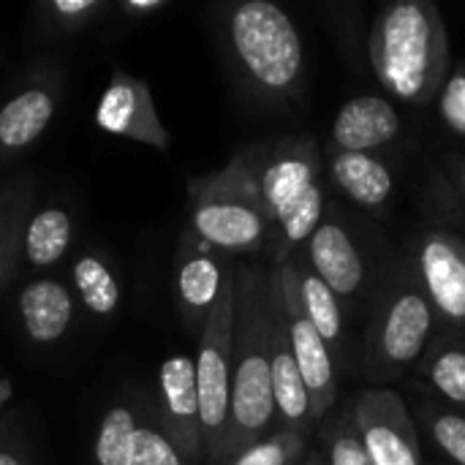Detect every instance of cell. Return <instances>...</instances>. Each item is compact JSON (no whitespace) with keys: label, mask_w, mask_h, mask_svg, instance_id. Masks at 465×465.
<instances>
[{"label":"cell","mask_w":465,"mask_h":465,"mask_svg":"<svg viewBox=\"0 0 465 465\" xmlns=\"http://www.w3.org/2000/svg\"><path fill=\"white\" fill-rule=\"evenodd\" d=\"M275 430L270 379V264L234 262V351L232 401L218 463L226 465L245 447Z\"/></svg>","instance_id":"6da1fadb"},{"label":"cell","mask_w":465,"mask_h":465,"mask_svg":"<svg viewBox=\"0 0 465 465\" xmlns=\"http://www.w3.org/2000/svg\"><path fill=\"white\" fill-rule=\"evenodd\" d=\"M272 234L270 267L289 262L324 221V172L316 139L294 136L240 150Z\"/></svg>","instance_id":"7a4b0ae2"},{"label":"cell","mask_w":465,"mask_h":465,"mask_svg":"<svg viewBox=\"0 0 465 465\" xmlns=\"http://www.w3.org/2000/svg\"><path fill=\"white\" fill-rule=\"evenodd\" d=\"M371 65L398 101L433 104L450 76V33L439 5L430 0L384 5L371 27Z\"/></svg>","instance_id":"3957f363"},{"label":"cell","mask_w":465,"mask_h":465,"mask_svg":"<svg viewBox=\"0 0 465 465\" xmlns=\"http://www.w3.org/2000/svg\"><path fill=\"white\" fill-rule=\"evenodd\" d=\"M218 27L229 65L253 98L281 104L302 90V38L281 5L270 0L234 3Z\"/></svg>","instance_id":"277c9868"},{"label":"cell","mask_w":465,"mask_h":465,"mask_svg":"<svg viewBox=\"0 0 465 465\" xmlns=\"http://www.w3.org/2000/svg\"><path fill=\"white\" fill-rule=\"evenodd\" d=\"M188 229L226 259L267 251L272 226L242 153L223 169L188 180Z\"/></svg>","instance_id":"5b68a950"},{"label":"cell","mask_w":465,"mask_h":465,"mask_svg":"<svg viewBox=\"0 0 465 465\" xmlns=\"http://www.w3.org/2000/svg\"><path fill=\"white\" fill-rule=\"evenodd\" d=\"M436 313L420 278L403 275L379 297L365 341L362 373L376 381H395L406 376L430 349Z\"/></svg>","instance_id":"8992f818"},{"label":"cell","mask_w":465,"mask_h":465,"mask_svg":"<svg viewBox=\"0 0 465 465\" xmlns=\"http://www.w3.org/2000/svg\"><path fill=\"white\" fill-rule=\"evenodd\" d=\"M232 351H234V264L223 281L221 297L199 332L196 392L202 409L204 465L218 463L226 436L229 401H232Z\"/></svg>","instance_id":"52a82bcc"},{"label":"cell","mask_w":465,"mask_h":465,"mask_svg":"<svg viewBox=\"0 0 465 465\" xmlns=\"http://www.w3.org/2000/svg\"><path fill=\"white\" fill-rule=\"evenodd\" d=\"M270 292L281 311V319H283V327H286V335L292 343V354H294L300 376L305 381L313 422H319L332 411V406L338 401V365H335L327 343L313 330V324L308 322V316L300 305L292 259L278 267H270Z\"/></svg>","instance_id":"ba28073f"},{"label":"cell","mask_w":465,"mask_h":465,"mask_svg":"<svg viewBox=\"0 0 465 465\" xmlns=\"http://www.w3.org/2000/svg\"><path fill=\"white\" fill-rule=\"evenodd\" d=\"M349 417L371 465H422L417 425L398 390H360Z\"/></svg>","instance_id":"9c48e42d"},{"label":"cell","mask_w":465,"mask_h":465,"mask_svg":"<svg viewBox=\"0 0 465 465\" xmlns=\"http://www.w3.org/2000/svg\"><path fill=\"white\" fill-rule=\"evenodd\" d=\"M232 259L221 256L204 245L188 226L180 234L172 267V294L183 324L193 332H202L207 316L213 313L223 281L232 270Z\"/></svg>","instance_id":"30bf717a"},{"label":"cell","mask_w":465,"mask_h":465,"mask_svg":"<svg viewBox=\"0 0 465 465\" xmlns=\"http://www.w3.org/2000/svg\"><path fill=\"white\" fill-rule=\"evenodd\" d=\"M95 125L109 134L153 150H169V131L158 117L153 93L139 76L114 68L95 106Z\"/></svg>","instance_id":"8fae6325"},{"label":"cell","mask_w":465,"mask_h":465,"mask_svg":"<svg viewBox=\"0 0 465 465\" xmlns=\"http://www.w3.org/2000/svg\"><path fill=\"white\" fill-rule=\"evenodd\" d=\"M417 278L436 322L465 335V240L452 232H428L417 251Z\"/></svg>","instance_id":"7c38bea8"},{"label":"cell","mask_w":465,"mask_h":465,"mask_svg":"<svg viewBox=\"0 0 465 465\" xmlns=\"http://www.w3.org/2000/svg\"><path fill=\"white\" fill-rule=\"evenodd\" d=\"M158 425L193 465H204L202 409L196 365L188 354H172L158 368Z\"/></svg>","instance_id":"4fadbf2b"},{"label":"cell","mask_w":465,"mask_h":465,"mask_svg":"<svg viewBox=\"0 0 465 465\" xmlns=\"http://www.w3.org/2000/svg\"><path fill=\"white\" fill-rule=\"evenodd\" d=\"M311 270L332 289L343 308L354 305L368 289V264L354 237L338 218H327L302 245Z\"/></svg>","instance_id":"5bb4252c"},{"label":"cell","mask_w":465,"mask_h":465,"mask_svg":"<svg viewBox=\"0 0 465 465\" xmlns=\"http://www.w3.org/2000/svg\"><path fill=\"white\" fill-rule=\"evenodd\" d=\"M270 379H272V401H275V428L311 436L316 425L311 411V398L300 376L297 360L292 354V343L281 311L272 300V292H270Z\"/></svg>","instance_id":"9a60e30c"},{"label":"cell","mask_w":465,"mask_h":465,"mask_svg":"<svg viewBox=\"0 0 465 465\" xmlns=\"http://www.w3.org/2000/svg\"><path fill=\"white\" fill-rule=\"evenodd\" d=\"M60 104L57 79H35L0 106V161L30 150L49 128Z\"/></svg>","instance_id":"2e32d148"},{"label":"cell","mask_w":465,"mask_h":465,"mask_svg":"<svg viewBox=\"0 0 465 465\" xmlns=\"http://www.w3.org/2000/svg\"><path fill=\"white\" fill-rule=\"evenodd\" d=\"M401 114L384 95H357L332 120V150L373 153L401 136Z\"/></svg>","instance_id":"e0dca14e"},{"label":"cell","mask_w":465,"mask_h":465,"mask_svg":"<svg viewBox=\"0 0 465 465\" xmlns=\"http://www.w3.org/2000/svg\"><path fill=\"white\" fill-rule=\"evenodd\" d=\"M16 311L27 341L35 346H52L71 330L76 300L65 281L41 275L22 286Z\"/></svg>","instance_id":"ac0fdd59"},{"label":"cell","mask_w":465,"mask_h":465,"mask_svg":"<svg viewBox=\"0 0 465 465\" xmlns=\"http://www.w3.org/2000/svg\"><path fill=\"white\" fill-rule=\"evenodd\" d=\"M294 264V278H297V294H300V305L308 316V322L313 324V330L322 335V341L327 343L335 365H343L349 357V330H346V308L343 302L332 294V289L311 270V264L305 262L302 251H297L292 256Z\"/></svg>","instance_id":"d6986e66"},{"label":"cell","mask_w":465,"mask_h":465,"mask_svg":"<svg viewBox=\"0 0 465 465\" xmlns=\"http://www.w3.org/2000/svg\"><path fill=\"white\" fill-rule=\"evenodd\" d=\"M327 177L346 199L368 210L384 207L395 191V180L387 161H381L373 153L332 150L327 161Z\"/></svg>","instance_id":"ffe728a7"},{"label":"cell","mask_w":465,"mask_h":465,"mask_svg":"<svg viewBox=\"0 0 465 465\" xmlns=\"http://www.w3.org/2000/svg\"><path fill=\"white\" fill-rule=\"evenodd\" d=\"M74 242V215L60 204L33 207L22 234V262L27 270L54 267Z\"/></svg>","instance_id":"44dd1931"},{"label":"cell","mask_w":465,"mask_h":465,"mask_svg":"<svg viewBox=\"0 0 465 465\" xmlns=\"http://www.w3.org/2000/svg\"><path fill=\"white\" fill-rule=\"evenodd\" d=\"M33 213V180L14 177L0 183V292L22 267V234Z\"/></svg>","instance_id":"7402d4cb"},{"label":"cell","mask_w":465,"mask_h":465,"mask_svg":"<svg viewBox=\"0 0 465 465\" xmlns=\"http://www.w3.org/2000/svg\"><path fill=\"white\" fill-rule=\"evenodd\" d=\"M68 286L74 292V300L93 319L109 322L117 316L120 302H123L120 281H117L112 264L101 253H95V251L82 253L71 267V283Z\"/></svg>","instance_id":"603a6c76"},{"label":"cell","mask_w":465,"mask_h":465,"mask_svg":"<svg viewBox=\"0 0 465 465\" xmlns=\"http://www.w3.org/2000/svg\"><path fill=\"white\" fill-rule=\"evenodd\" d=\"M139 417L142 411L134 403H114L106 409L93 444V465H131Z\"/></svg>","instance_id":"cb8c5ba5"},{"label":"cell","mask_w":465,"mask_h":465,"mask_svg":"<svg viewBox=\"0 0 465 465\" xmlns=\"http://www.w3.org/2000/svg\"><path fill=\"white\" fill-rule=\"evenodd\" d=\"M109 11L112 3L106 0H38L33 5L38 27L54 38L76 35L101 22Z\"/></svg>","instance_id":"d4e9b609"},{"label":"cell","mask_w":465,"mask_h":465,"mask_svg":"<svg viewBox=\"0 0 465 465\" xmlns=\"http://www.w3.org/2000/svg\"><path fill=\"white\" fill-rule=\"evenodd\" d=\"M420 373L441 398L455 406H465V349L447 343L425 351Z\"/></svg>","instance_id":"484cf974"},{"label":"cell","mask_w":465,"mask_h":465,"mask_svg":"<svg viewBox=\"0 0 465 465\" xmlns=\"http://www.w3.org/2000/svg\"><path fill=\"white\" fill-rule=\"evenodd\" d=\"M308 452V436L286 428H275L256 444L245 447L226 465H297Z\"/></svg>","instance_id":"4316f807"},{"label":"cell","mask_w":465,"mask_h":465,"mask_svg":"<svg viewBox=\"0 0 465 465\" xmlns=\"http://www.w3.org/2000/svg\"><path fill=\"white\" fill-rule=\"evenodd\" d=\"M131 465H193L161 430L153 411H142Z\"/></svg>","instance_id":"83f0119b"},{"label":"cell","mask_w":465,"mask_h":465,"mask_svg":"<svg viewBox=\"0 0 465 465\" xmlns=\"http://www.w3.org/2000/svg\"><path fill=\"white\" fill-rule=\"evenodd\" d=\"M322 444H324L322 450H324L327 465H371L360 439H357L349 411L335 417L330 425H324Z\"/></svg>","instance_id":"f1b7e54d"},{"label":"cell","mask_w":465,"mask_h":465,"mask_svg":"<svg viewBox=\"0 0 465 465\" xmlns=\"http://www.w3.org/2000/svg\"><path fill=\"white\" fill-rule=\"evenodd\" d=\"M422 417L428 422V433L433 444L455 465H465V417L458 411L428 406L422 409Z\"/></svg>","instance_id":"f546056e"},{"label":"cell","mask_w":465,"mask_h":465,"mask_svg":"<svg viewBox=\"0 0 465 465\" xmlns=\"http://www.w3.org/2000/svg\"><path fill=\"white\" fill-rule=\"evenodd\" d=\"M439 114L450 131L465 136V63L450 71L439 93Z\"/></svg>","instance_id":"4dcf8cb0"},{"label":"cell","mask_w":465,"mask_h":465,"mask_svg":"<svg viewBox=\"0 0 465 465\" xmlns=\"http://www.w3.org/2000/svg\"><path fill=\"white\" fill-rule=\"evenodd\" d=\"M172 5V0H117L112 8L120 11L123 16L128 19H147V16H155L161 11H166Z\"/></svg>","instance_id":"1f68e13d"},{"label":"cell","mask_w":465,"mask_h":465,"mask_svg":"<svg viewBox=\"0 0 465 465\" xmlns=\"http://www.w3.org/2000/svg\"><path fill=\"white\" fill-rule=\"evenodd\" d=\"M0 465H27L19 450H14L11 444L0 441Z\"/></svg>","instance_id":"d6a6232c"},{"label":"cell","mask_w":465,"mask_h":465,"mask_svg":"<svg viewBox=\"0 0 465 465\" xmlns=\"http://www.w3.org/2000/svg\"><path fill=\"white\" fill-rule=\"evenodd\" d=\"M297 465H327L324 450H313V447H308V452L302 455V460H300Z\"/></svg>","instance_id":"836d02e7"},{"label":"cell","mask_w":465,"mask_h":465,"mask_svg":"<svg viewBox=\"0 0 465 465\" xmlns=\"http://www.w3.org/2000/svg\"><path fill=\"white\" fill-rule=\"evenodd\" d=\"M452 174H455V183L460 185V191H463L465 196V158H455L452 161Z\"/></svg>","instance_id":"e575fe53"},{"label":"cell","mask_w":465,"mask_h":465,"mask_svg":"<svg viewBox=\"0 0 465 465\" xmlns=\"http://www.w3.org/2000/svg\"><path fill=\"white\" fill-rule=\"evenodd\" d=\"M8 398V387L5 384H0V406H3V401Z\"/></svg>","instance_id":"d590c367"}]
</instances>
